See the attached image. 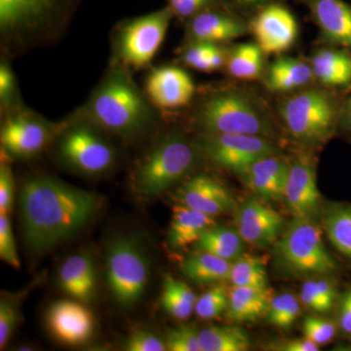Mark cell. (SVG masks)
<instances>
[{
    "instance_id": "cell-33",
    "label": "cell",
    "mask_w": 351,
    "mask_h": 351,
    "mask_svg": "<svg viewBox=\"0 0 351 351\" xmlns=\"http://www.w3.org/2000/svg\"><path fill=\"white\" fill-rule=\"evenodd\" d=\"M202 351H246L251 339L243 328L239 326H209L199 331Z\"/></svg>"
},
{
    "instance_id": "cell-18",
    "label": "cell",
    "mask_w": 351,
    "mask_h": 351,
    "mask_svg": "<svg viewBox=\"0 0 351 351\" xmlns=\"http://www.w3.org/2000/svg\"><path fill=\"white\" fill-rule=\"evenodd\" d=\"M318 27L321 44L351 52V3L346 0H295Z\"/></svg>"
},
{
    "instance_id": "cell-6",
    "label": "cell",
    "mask_w": 351,
    "mask_h": 351,
    "mask_svg": "<svg viewBox=\"0 0 351 351\" xmlns=\"http://www.w3.org/2000/svg\"><path fill=\"white\" fill-rule=\"evenodd\" d=\"M200 156L195 140L178 129L167 132L138 160L132 186L143 197L160 195L193 172Z\"/></svg>"
},
{
    "instance_id": "cell-48",
    "label": "cell",
    "mask_w": 351,
    "mask_h": 351,
    "mask_svg": "<svg viewBox=\"0 0 351 351\" xmlns=\"http://www.w3.org/2000/svg\"><path fill=\"white\" fill-rule=\"evenodd\" d=\"M319 346L306 338L276 339L265 346V350L274 351H318Z\"/></svg>"
},
{
    "instance_id": "cell-24",
    "label": "cell",
    "mask_w": 351,
    "mask_h": 351,
    "mask_svg": "<svg viewBox=\"0 0 351 351\" xmlns=\"http://www.w3.org/2000/svg\"><path fill=\"white\" fill-rule=\"evenodd\" d=\"M261 80L265 89L278 94L292 93L315 82L309 60L289 56L277 58L267 64Z\"/></svg>"
},
{
    "instance_id": "cell-40",
    "label": "cell",
    "mask_w": 351,
    "mask_h": 351,
    "mask_svg": "<svg viewBox=\"0 0 351 351\" xmlns=\"http://www.w3.org/2000/svg\"><path fill=\"white\" fill-rule=\"evenodd\" d=\"M167 350L202 351L199 341V331L191 326L169 328L164 337Z\"/></svg>"
},
{
    "instance_id": "cell-15",
    "label": "cell",
    "mask_w": 351,
    "mask_h": 351,
    "mask_svg": "<svg viewBox=\"0 0 351 351\" xmlns=\"http://www.w3.org/2000/svg\"><path fill=\"white\" fill-rule=\"evenodd\" d=\"M184 45L189 43L223 44L250 34L248 20L225 5L210 7L186 23Z\"/></svg>"
},
{
    "instance_id": "cell-39",
    "label": "cell",
    "mask_w": 351,
    "mask_h": 351,
    "mask_svg": "<svg viewBox=\"0 0 351 351\" xmlns=\"http://www.w3.org/2000/svg\"><path fill=\"white\" fill-rule=\"evenodd\" d=\"M302 332L306 338L322 346L331 343L339 334L336 320L321 316H307L302 323Z\"/></svg>"
},
{
    "instance_id": "cell-9",
    "label": "cell",
    "mask_w": 351,
    "mask_h": 351,
    "mask_svg": "<svg viewBox=\"0 0 351 351\" xmlns=\"http://www.w3.org/2000/svg\"><path fill=\"white\" fill-rule=\"evenodd\" d=\"M149 261L136 237L120 235L108 245L106 278L110 295L123 308L137 304L149 282Z\"/></svg>"
},
{
    "instance_id": "cell-20",
    "label": "cell",
    "mask_w": 351,
    "mask_h": 351,
    "mask_svg": "<svg viewBox=\"0 0 351 351\" xmlns=\"http://www.w3.org/2000/svg\"><path fill=\"white\" fill-rule=\"evenodd\" d=\"M175 197L179 204L212 217L228 213L235 207L232 193L226 186L204 173L186 180L178 189Z\"/></svg>"
},
{
    "instance_id": "cell-42",
    "label": "cell",
    "mask_w": 351,
    "mask_h": 351,
    "mask_svg": "<svg viewBox=\"0 0 351 351\" xmlns=\"http://www.w3.org/2000/svg\"><path fill=\"white\" fill-rule=\"evenodd\" d=\"M123 350L127 351H165V341L154 332L145 329L135 330L124 341Z\"/></svg>"
},
{
    "instance_id": "cell-10",
    "label": "cell",
    "mask_w": 351,
    "mask_h": 351,
    "mask_svg": "<svg viewBox=\"0 0 351 351\" xmlns=\"http://www.w3.org/2000/svg\"><path fill=\"white\" fill-rule=\"evenodd\" d=\"M173 19L174 15L166 5L122 21L113 34V61L129 71L147 68L160 49Z\"/></svg>"
},
{
    "instance_id": "cell-49",
    "label": "cell",
    "mask_w": 351,
    "mask_h": 351,
    "mask_svg": "<svg viewBox=\"0 0 351 351\" xmlns=\"http://www.w3.org/2000/svg\"><path fill=\"white\" fill-rule=\"evenodd\" d=\"M339 134H343L351 140V91L346 95L343 101Z\"/></svg>"
},
{
    "instance_id": "cell-30",
    "label": "cell",
    "mask_w": 351,
    "mask_h": 351,
    "mask_svg": "<svg viewBox=\"0 0 351 351\" xmlns=\"http://www.w3.org/2000/svg\"><path fill=\"white\" fill-rule=\"evenodd\" d=\"M197 298L188 284L170 274L164 276L160 304L164 311L178 320H186L195 308Z\"/></svg>"
},
{
    "instance_id": "cell-43",
    "label": "cell",
    "mask_w": 351,
    "mask_h": 351,
    "mask_svg": "<svg viewBox=\"0 0 351 351\" xmlns=\"http://www.w3.org/2000/svg\"><path fill=\"white\" fill-rule=\"evenodd\" d=\"M217 5H223V4L221 3V0H167V6L172 11L174 18L184 23L193 18L196 14Z\"/></svg>"
},
{
    "instance_id": "cell-45",
    "label": "cell",
    "mask_w": 351,
    "mask_h": 351,
    "mask_svg": "<svg viewBox=\"0 0 351 351\" xmlns=\"http://www.w3.org/2000/svg\"><path fill=\"white\" fill-rule=\"evenodd\" d=\"M336 320L339 332L343 338L351 339V284L341 292L337 302Z\"/></svg>"
},
{
    "instance_id": "cell-17",
    "label": "cell",
    "mask_w": 351,
    "mask_h": 351,
    "mask_svg": "<svg viewBox=\"0 0 351 351\" xmlns=\"http://www.w3.org/2000/svg\"><path fill=\"white\" fill-rule=\"evenodd\" d=\"M76 300L53 302L46 313V325L57 341L66 346H82L93 338L95 318L86 306Z\"/></svg>"
},
{
    "instance_id": "cell-36",
    "label": "cell",
    "mask_w": 351,
    "mask_h": 351,
    "mask_svg": "<svg viewBox=\"0 0 351 351\" xmlns=\"http://www.w3.org/2000/svg\"><path fill=\"white\" fill-rule=\"evenodd\" d=\"M295 295L283 293L272 298L267 319L271 326L289 329L297 322L301 314V304Z\"/></svg>"
},
{
    "instance_id": "cell-34",
    "label": "cell",
    "mask_w": 351,
    "mask_h": 351,
    "mask_svg": "<svg viewBox=\"0 0 351 351\" xmlns=\"http://www.w3.org/2000/svg\"><path fill=\"white\" fill-rule=\"evenodd\" d=\"M228 280L233 286L269 287V276L265 261L251 254H241L232 262Z\"/></svg>"
},
{
    "instance_id": "cell-29",
    "label": "cell",
    "mask_w": 351,
    "mask_h": 351,
    "mask_svg": "<svg viewBox=\"0 0 351 351\" xmlns=\"http://www.w3.org/2000/svg\"><path fill=\"white\" fill-rule=\"evenodd\" d=\"M321 215L328 239L351 265V203H329Z\"/></svg>"
},
{
    "instance_id": "cell-7",
    "label": "cell",
    "mask_w": 351,
    "mask_h": 351,
    "mask_svg": "<svg viewBox=\"0 0 351 351\" xmlns=\"http://www.w3.org/2000/svg\"><path fill=\"white\" fill-rule=\"evenodd\" d=\"M110 136L76 112L61 123L52 144L55 158L75 174L107 175L119 161V152Z\"/></svg>"
},
{
    "instance_id": "cell-16",
    "label": "cell",
    "mask_w": 351,
    "mask_h": 351,
    "mask_svg": "<svg viewBox=\"0 0 351 351\" xmlns=\"http://www.w3.org/2000/svg\"><path fill=\"white\" fill-rule=\"evenodd\" d=\"M145 93L154 108L178 110L193 101L196 87L193 77L178 66H158L145 78Z\"/></svg>"
},
{
    "instance_id": "cell-19",
    "label": "cell",
    "mask_w": 351,
    "mask_h": 351,
    "mask_svg": "<svg viewBox=\"0 0 351 351\" xmlns=\"http://www.w3.org/2000/svg\"><path fill=\"white\" fill-rule=\"evenodd\" d=\"M282 216L257 198L245 201L237 216V232L246 243L265 247L276 244L282 232Z\"/></svg>"
},
{
    "instance_id": "cell-23",
    "label": "cell",
    "mask_w": 351,
    "mask_h": 351,
    "mask_svg": "<svg viewBox=\"0 0 351 351\" xmlns=\"http://www.w3.org/2000/svg\"><path fill=\"white\" fill-rule=\"evenodd\" d=\"M96 267L89 252H78L62 263L59 286L71 299L89 304L96 295Z\"/></svg>"
},
{
    "instance_id": "cell-31",
    "label": "cell",
    "mask_w": 351,
    "mask_h": 351,
    "mask_svg": "<svg viewBox=\"0 0 351 351\" xmlns=\"http://www.w3.org/2000/svg\"><path fill=\"white\" fill-rule=\"evenodd\" d=\"M230 48L223 44L189 43L184 45L180 61L189 68L202 73L226 69Z\"/></svg>"
},
{
    "instance_id": "cell-37",
    "label": "cell",
    "mask_w": 351,
    "mask_h": 351,
    "mask_svg": "<svg viewBox=\"0 0 351 351\" xmlns=\"http://www.w3.org/2000/svg\"><path fill=\"white\" fill-rule=\"evenodd\" d=\"M228 306V291L218 284L201 295L196 301L195 313L201 319L211 320L219 317Z\"/></svg>"
},
{
    "instance_id": "cell-12",
    "label": "cell",
    "mask_w": 351,
    "mask_h": 351,
    "mask_svg": "<svg viewBox=\"0 0 351 351\" xmlns=\"http://www.w3.org/2000/svg\"><path fill=\"white\" fill-rule=\"evenodd\" d=\"M61 123L51 122L24 106L7 113L0 129L1 152L9 158L38 156L53 144Z\"/></svg>"
},
{
    "instance_id": "cell-3",
    "label": "cell",
    "mask_w": 351,
    "mask_h": 351,
    "mask_svg": "<svg viewBox=\"0 0 351 351\" xmlns=\"http://www.w3.org/2000/svg\"><path fill=\"white\" fill-rule=\"evenodd\" d=\"M189 121L200 134H240L272 138L278 117L255 90L241 84L211 88L197 99Z\"/></svg>"
},
{
    "instance_id": "cell-4",
    "label": "cell",
    "mask_w": 351,
    "mask_h": 351,
    "mask_svg": "<svg viewBox=\"0 0 351 351\" xmlns=\"http://www.w3.org/2000/svg\"><path fill=\"white\" fill-rule=\"evenodd\" d=\"M82 0H0L2 50L20 54L59 38Z\"/></svg>"
},
{
    "instance_id": "cell-8",
    "label": "cell",
    "mask_w": 351,
    "mask_h": 351,
    "mask_svg": "<svg viewBox=\"0 0 351 351\" xmlns=\"http://www.w3.org/2000/svg\"><path fill=\"white\" fill-rule=\"evenodd\" d=\"M274 254L279 269L292 276H332L341 270L313 219L294 218L277 240Z\"/></svg>"
},
{
    "instance_id": "cell-38",
    "label": "cell",
    "mask_w": 351,
    "mask_h": 351,
    "mask_svg": "<svg viewBox=\"0 0 351 351\" xmlns=\"http://www.w3.org/2000/svg\"><path fill=\"white\" fill-rule=\"evenodd\" d=\"M0 107L4 115L23 107L17 80L6 59L0 64Z\"/></svg>"
},
{
    "instance_id": "cell-47",
    "label": "cell",
    "mask_w": 351,
    "mask_h": 351,
    "mask_svg": "<svg viewBox=\"0 0 351 351\" xmlns=\"http://www.w3.org/2000/svg\"><path fill=\"white\" fill-rule=\"evenodd\" d=\"M285 1V0H221L226 8L241 16L244 19L249 20L263 7L274 2Z\"/></svg>"
},
{
    "instance_id": "cell-44",
    "label": "cell",
    "mask_w": 351,
    "mask_h": 351,
    "mask_svg": "<svg viewBox=\"0 0 351 351\" xmlns=\"http://www.w3.org/2000/svg\"><path fill=\"white\" fill-rule=\"evenodd\" d=\"M15 181L10 166L2 159L0 165V214L9 215L13 209Z\"/></svg>"
},
{
    "instance_id": "cell-21",
    "label": "cell",
    "mask_w": 351,
    "mask_h": 351,
    "mask_svg": "<svg viewBox=\"0 0 351 351\" xmlns=\"http://www.w3.org/2000/svg\"><path fill=\"white\" fill-rule=\"evenodd\" d=\"M311 69L316 84L343 94L351 91V52L321 44L311 55Z\"/></svg>"
},
{
    "instance_id": "cell-35",
    "label": "cell",
    "mask_w": 351,
    "mask_h": 351,
    "mask_svg": "<svg viewBox=\"0 0 351 351\" xmlns=\"http://www.w3.org/2000/svg\"><path fill=\"white\" fill-rule=\"evenodd\" d=\"M38 282L34 281L19 292H2L0 298V348L3 350L10 341L22 317L23 302Z\"/></svg>"
},
{
    "instance_id": "cell-22",
    "label": "cell",
    "mask_w": 351,
    "mask_h": 351,
    "mask_svg": "<svg viewBox=\"0 0 351 351\" xmlns=\"http://www.w3.org/2000/svg\"><path fill=\"white\" fill-rule=\"evenodd\" d=\"M289 173V161L278 154L255 161L240 177L258 197L265 200L283 199Z\"/></svg>"
},
{
    "instance_id": "cell-26",
    "label": "cell",
    "mask_w": 351,
    "mask_h": 351,
    "mask_svg": "<svg viewBox=\"0 0 351 351\" xmlns=\"http://www.w3.org/2000/svg\"><path fill=\"white\" fill-rule=\"evenodd\" d=\"M274 295L267 288L232 286L228 291V306L226 315L233 322L244 323L257 321L267 316Z\"/></svg>"
},
{
    "instance_id": "cell-5",
    "label": "cell",
    "mask_w": 351,
    "mask_h": 351,
    "mask_svg": "<svg viewBox=\"0 0 351 351\" xmlns=\"http://www.w3.org/2000/svg\"><path fill=\"white\" fill-rule=\"evenodd\" d=\"M346 94L318 84L286 94L276 114L289 137L306 149L323 147L339 134Z\"/></svg>"
},
{
    "instance_id": "cell-28",
    "label": "cell",
    "mask_w": 351,
    "mask_h": 351,
    "mask_svg": "<svg viewBox=\"0 0 351 351\" xmlns=\"http://www.w3.org/2000/svg\"><path fill=\"white\" fill-rule=\"evenodd\" d=\"M265 56L256 43L237 44L228 51L226 73L240 82L261 80L267 68Z\"/></svg>"
},
{
    "instance_id": "cell-14",
    "label": "cell",
    "mask_w": 351,
    "mask_h": 351,
    "mask_svg": "<svg viewBox=\"0 0 351 351\" xmlns=\"http://www.w3.org/2000/svg\"><path fill=\"white\" fill-rule=\"evenodd\" d=\"M283 199L294 218L315 219L322 213L316 164L308 152H300L289 161Z\"/></svg>"
},
{
    "instance_id": "cell-2",
    "label": "cell",
    "mask_w": 351,
    "mask_h": 351,
    "mask_svg": "<svg viewBox=\"0 0 351 351\" xmlns=\"http://www.w3.org/2000/svg\"><path fill=\"white\" fill-rule=\"evenodd\" d=\"M154 108L130 71L113 61L77 112L108 135L132 143L156 125Z\"/></svg>"
},
{
    "instance_id": "cell-11",
    "label": "cell",
    "mask_w": 351,
    "mask_h": 351,
    "mask_svg": "<svg viewBox=\"0 0 351 351\" xmlns=\"http://www.w3.org/2000/svg\"><path fill=\"white\" fill-rule=\"evenodd\" d=\"M201 156L210 162L242 176L263 156L279 154L272 138L240 134H200L195 140Z\"/></svg>"
},
{
    "instance_id": "cell-1",
    "label": "cell",
    "mask_w": 351,
    "mask_h": 351,
    "mask_svg": "<svg viewBox=\"0 0 351 351\" xmlns=\"http://www.w3.org/2000/svg\"><path fill=\"white\" fill-rule=\"evenodd\" d=\"M19 208L25 245L41 256L84 230L98 214L100 199L86 189L34 176L23 184Z\"/></svg>"
},
{
    "instance_id": "cell-13",
    "label": "cell",
    "mask_w": 351,
    "mask_h": 351,
    "mask_svg": "<svg viewBox=\"0 0 351 351\" xmlns=\"http://www.w3.org/2000/svg\"><path fill=\"white\" fill-rule=\"evenodd\" d=\"M250 34L265 55H280L294 46L299 25L284 1L263 7L248 20Z\"/></svg>"
},
{
    "instance_id": "cell-41",
    "label": "cell",
    "mask_w": 351,
    "mask_h": 351,
    "mask_svg": "<svg viewBox=\"0 0 351 351\" xmlns=\"http://www.w3.org/2000/svg\"><path fill=\"white\" fill-rule=\"evenodd\" d=\"M0 258L15 269L21 267L12 223L9 215L0 214Z\"/></svg>"
},
{
    "instance_id": "cell-32",
    "label": "cell",
    "mask_w": 351,
    "mask_h": 351,
    "mask_svg": "<svg viewBox=\"0 0 351 351\" xmlns=\"http://www.w3.org/2000/svg\"><path fill=\"white\" fill-rule=\"evenodd\" d=\"M243 242L237 230L214 226L201 235L195 248L233 262L243 254Z\"/></svg>"
},
{
    "instance_id": "cell-27",
    "label": "cell",
    "mask_w": 351,
    "mask_h": 351,
    "mask_svg": "<svg viewBox=\"0 0 351 351\" xmlns=\"http://www.w3.org/2000/svg\"><path fill=\"white\" fill-rule=\"evenodd\" d=\"M232 265V262L230 261L196 249L182 261L181 270L193 282L206 285L228 280Z\"/></svg>"
},
{
    "instance_id": "cell-25",
    "label": "cell",
    "mask_w": 351,
    "mask_h": 351,
    "mask_svg": "<svg viewBox=\"0 0 351 351\" xmlns=\"http://www.w3.org/2000/svg\"><path fill=\"white\" fill-rule=\"evenodd\" d=\"M214 226V217L182 204L176 205L168 228V246L172 250H184L195 245L201 235Z\"/></svg>"
},
{
    "instance_id": "cell-46",
    "label": "cell",
    "mask_w": 351,
    "mask_h": 351,
    "mask_svg": "<svg viewBox=\"0 0 351 351\" xmlns=\"http://www.w3.org/2000/svg\"><path fill=\"white\" fill-rule=\"evenodd\" d=\"M300 301L302 306L313 313L325 314L331 311L326 302L321 297L317 285H316V279H309L302 284Z\"/></svg>"
}]
</instances>
